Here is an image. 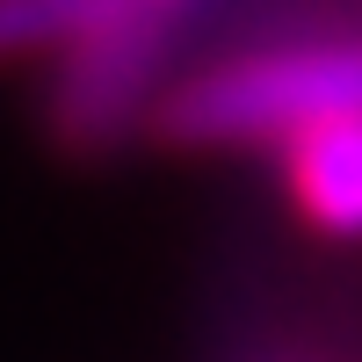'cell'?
I'll list each match as a JSON object with an SVG mask.
<instances>
[{
	"mask_svg": "<svg viewBox=\"0 0 362 362\" xmlns=\"http://www.w3.org/2000/svg\"><path fill=\"white\" fill-rule=\"evenodd\" d=\"M326 109H355V51L276 44L174 80L145 102V124L181 153H232V145H283Z\"/></svg>",
	"mask_w": 362,
	"mask_h": 362,
	"instance_id": "cell-1",
	"label": "cell"
},
{
	"mask_svg": "<svg viewBox=\"0 0 362 362\" xmlns=\"http://www.w3.org/2000/svg\"><path fill=\"white\" fill-rule=\"evenodd\" d=\"M276 160H283L297 218L319 239H355V225H362V131H355V109L312 116L297 138L276 145Z\"/></svg>",
	"mask_w": 362,
	"mask_h": 362,
	"instance_id": "cell-2",
	"label": "cell"
},
{
	"mask_svg": "<svg viewBox=\"0 0 362 362\" xmlns=\"http://www.w3.org/2000/svg\"><path fill=\"white\" fill-rule=\"evenodd\" d=\"M124 0H0V58H58Z\"/></svg>",
	"mask_w": 362,
	"mask_h": 362,
	"instance_id": "cell-3",
	"label": "cell"
},
{
	"mask_svg": "<svg viewBox=\"0 0 362 362\" xmlns=\"http://www.w3.org/2000/svg\"><path fill=\"white\" fill-rule=\"evenodd\" d=\"M138 8H153V15H167V22H174V8H181V0H138Z\"/></svg>",
	"mask_w": 362,
	"mask_h": 362,
	"instance_id": "cell-4",
	"label": "cell"
}]
</instances>
